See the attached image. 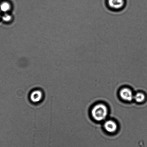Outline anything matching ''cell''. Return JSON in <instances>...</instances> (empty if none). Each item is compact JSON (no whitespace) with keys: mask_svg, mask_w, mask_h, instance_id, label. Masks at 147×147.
<instances>
[{"mask_svg":"<svg viewBox=\"0 0 147 147\" xmlns=\"http://www.w3.org/2000/svg\"><path fill=\"white\" fill-rule=\"evenodd\" d=\"M108 114L107 107L102 104L96 105L91 111V115L93 118L98 121H103L107 117Z\"/></svg>","mask_w":147,"mask_h":147,"instance_id":"cell-1","label":"cell"},{"mask_svg":"<svg viewBox=\"0 0 147 147\" xmlns=\"http://www.w3.org/2000/svg\"><path fill=\"white\" fill-rule=\"evenodd\" d=\"M125 5V0H107V6L108 9L115 12L122 10Z\"/></svg>","mask_w":147,"mask_h":147,"instance_id":"cell-2","label":"cell"},{"mask_svg":"<svg viewBox=\"0 0 147 147\" xmlns=\"http://www.w3.org/2000/svg\"><path fill=\"white\" fill-rule=\"evenodd\" d=\"M44 94L42 91L39 89H36L30 94V99L33 103H39L42 100Z\"/></svg>","mask_w":147,"mask_h":147,"instance_id":"cell-3","label":"cell"},{"mask_svg":"<svg viewBox=\"0 0 147 147\" xmlns=\"http://www.w3.org/2000/svg\"><path fill=\"white\" fill-rule=\"evenodd\" d=\"M119 95L123 100L130 102L134 99V95L132 91L128 88H124L121 90Z\"/></svg>","mask_w":147,"mask_h":147,"instance_id":"cell-4","label":"cell"},{"mask_svg":"<svg viewBox=\"0 0 147 147\" xmlns=\"http://www.w3.org/2000/svg\"><path fill=\"white\" fill-rule=\"evenodd\" d=\"M104 126L105 129L108 132L111 133L115 132L118 128L116 123L112 120L106 121L104 124Z\"/></svg>","mask_w":147,"mask_h":147,"instance_id":"cell-5","label":"cell"},{"mask_svg":"<svg viewBox=\"0 0 147 147\" xmlns=\"http://www.w3.org/2000/svg\"><path fill=\"white\" fill-rule=\"evenodd\" d=\"M134 99L138 103H141L144 102L145 99V95L142 92L137 93L134 95Z\"/></svg>","mask_w":147,"mask_h":147,"instance_id":"cell-6","label":"cell"},{"mask_svg":"<svg viewBox=\"0 0 147 147\" xmlns=\"http://www.w3.org/2000/svg\"><path fill=\"white\" fill-rule=\"evenodd\" d=\"M11 5L7 2L2 3L0 5V9L3 12H7L10 9Z\"/></svg>","mask_w":147,"mask_h":147,"instance_id":"cell-7","label":"cell"},{"mask_svg":"<svg viewBox=\"0 0 147 147\" xmlns=\"http://www.w3.org/2000/svg\"><path fill=\"white\" fill-rule=\"evenodd\" d=\"M11 19V18L10 16L8 15V14H5L2 17V19L5 22H8V21H10Z\"/></svg>","mask_w":147,"mask_h":147,"instance_id":"cell-8","label":"cell"}]
</instances>
